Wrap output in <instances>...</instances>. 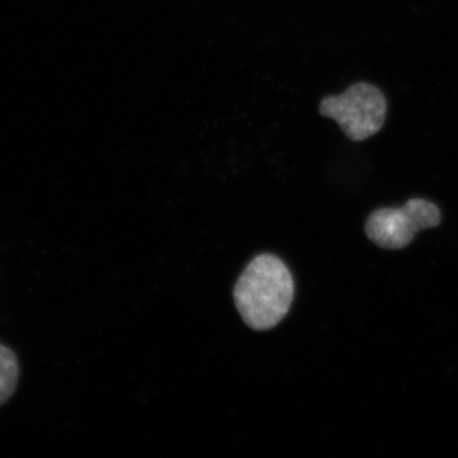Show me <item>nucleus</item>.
<instances>
[{"label": "nucleus", "instance_id": "3", "mask_svg": "<svg viewBox=\"0 0 458 458\" xmlns=\"http://www.w3.org/2000/svg\"><path fill=\"white\" fill-rule=\"evenodd\" d=\"M441 212L432 201L410 199L401 208H382L370 214L366 233L372 242L386 250H401L410 245L415 233L437 227Z\"/></svg>", "mask_w": 458, "mask_h": 458}, {"label": "nucleus", "instance_id": "2", "mask_svg": "<svg viewBox=\"0 0 458 458\" xmlns=\"http://www.w3.org/2000/svg\"><path fill=\"white\" fill-rule=\"evenodd\" d=\"M318 113L335 120L345 137L363 141L381 131L387 114V99L373 84L358 82L337 96L319 102Z\"/></svg>", "mask_w": 458, "mask_h": 458}, {"label": "nucleus", "instance_id": "1", "mask_svg": "<svg viewBox=\"0 0 458 458\" xmlns=\"http://www.w3.org/2000/svg\"><path fill=\"white\" fill-rule=\"evenodd\" d=\"M293 297L291 271L273 255H260L250 262L234 288L243 321L259 331L276 327L291 309Z\"/></svg>", "mask_w": 458, "mask_h": 458}, {"label": "nucleus", "instance_id": "4", "mask_svg": "<svg viewBox=\"0 0 458 458\" xmlns=\"http://www.w3.org/2000/svg\"><path fill=\"white\" fill-rule=\"evenodd\" d=\"M20 381V363L16 352L0 344V406L16 393Z\"/></svg>", "mask_w": 458, "mask_h": 458}]
</instances>
